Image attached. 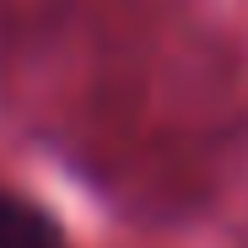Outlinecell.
Here are the masks:
<instances>
[{
	"label": "cell",
	"instance_id": "cell-1",
	"mask_svg": "<svg viewBox=\"0 0 248 248\" xmlns=\"http://www.w3.org/2000/svg\"><path fill=\"white\" fill-rule=\"evenodd\" d=\"M0 248H65V232L32 200L0 194Z\"/></svg>",
	"mask_w": 248,
	"mask_h": 248
}]
</instances>
